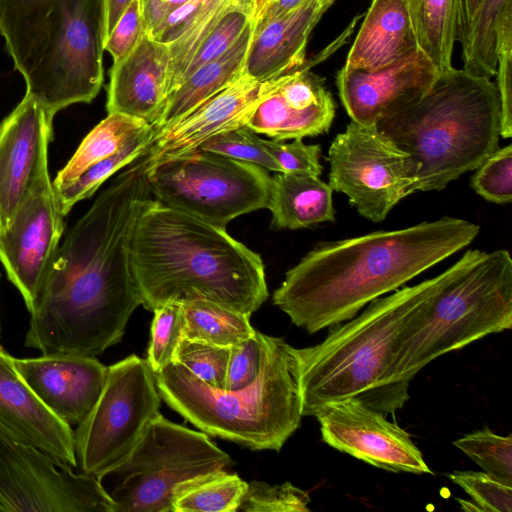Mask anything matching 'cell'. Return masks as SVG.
Listing matches in <instances>:
<instances>
[{
    "label": "cell",
    "instance_id": "33",
    "mask_svg": "<svg viewBox=\"0 0 512 512\" xmlns=\"http://www.w3.org/2000/svg\"><path fill=\"white\" fill-rule=\"evenodd\" d=\"M484 472L512 486V437L501 436L488 428L478 430L453 442Z\"/></svg>",
    "mask_w": 512,
    "mask_h": 512
},
{
    "label": "cell",
    "instance_id": "19",
    "mask_svg": "<svg viewBox=\"0 0 512 512\" xmlns=\"http://www.w3.org/2000/svg\"><path fill=\"white\" fill-rule=\"evenodd\" d=\"M0 346V438L33 446L77 467L74 430L37 397Z\"/></svg>",
    "mask_w": 512,
    "mask_h": 512
},
{
    "label": "cell",
    "instance_id": "44",
    "mask_svg": "<svg viewBox=\"0 0 512 512\" xmlns=\"http://www.w3.org/2000/svg\"><path fill=\"white\" fill-rule=\"evenodd\" d=\"M261 355L259 331L250 339L231 346L224 389H241L255 381L260 372Z\"/></svg>",
    "mask_w": 512,
    "mask_h": 512
},
{
    "label": "cell",
    "instance_id": "46",
    "mask_svg": "<svg viewBox=\"0 0 512 512\" xmlns=\"http://www.w3.org/2000/svg\"><path fill=\"white\" fill-rule=\"evenodd\" d=\"M304 0H270L253 19L254 26H260L296 8Z\"/></svg>",
    "mask_w": 512,
    "mask_h": 512
},
{
    "label": "cell",
    "instance_id": "38",
    "mask_svg": "<svg viewBox=\"0 0 512 512\" xmlns=\"http://www.w3.org/2000/svg\"><path fill=\"white\" fill-rule=\"evenodd\" d=\"M254 15L253 6L239 8L225 15L195 52L183 74L181 83L199 67L223 55L239 39L254 19Z\"/></svg>",
    "mask_w": 512,
    "mask_h": 512
},
{
    "label": "cell",
    "instance_id": "10",
    "mask_svg": "<svg viewBox=\"0 0 512 512\" xmlns=\"http://www.w3.org/2000/svg\"><path fill=\"white\" fill-rule=\"evenodd\" d=\"M146 181L155 200L221 228L268 208L272 188L265 168L199 149L147 162Z\"/></svg>",
    "mask_w": 512,
    "mask_h": 512
},
{
    "label": "cell",
    "instance_id": "29",
    "mask_svg": "<svg viewBox=\"0 0 512 512\" xmlns=\"http://www.w3.org/2000/svg\"><path fill=\"white\" fill-rule=\"evenodd\" d=\"M512 16V0H480L470 24L459 41L463 69L480 76L495 77L498 37L504 21Z\"/></svg>",
    "mask_w": 512,
    "mask_h": 512
},
{
    "label": "cell",
    "instance_id": "31",
    "mask_svg": "<svg viewBox=\"0 0 512 512\" xmlns=\"http://www.w3.org/2000/svg\"><path fill=\"white\" fill-rule=\"evenodd\" d=\"M247 486L225 469L200 475L179 489L172 512H236Z\"/></svg>",
    "mask_w": 512,
    "mask_h": 512
},
{
    "label": "cell",
    "instance_id": "24",
    "mask_svg": "<svg viewBox=\"0 0 512 512\" xmlns=\"http://www.w3.org/2000/svg\"><path fill=\"white\" fill-rule=\"evenodd\" d=\"M416 49L404 0H371L343 67L375 70L400 61Z\"/></svg>",
    "mask_w": 512,
    "mask_h": 512
},
{
    "label": "cell",
    "instance_id": "43",
    "mask_svg": "<svg viewBox=\"0 0 512 512\" xmlns=\"http://www.w3.org/2000/svg\"><path fill=\"white\" fill-rule=\"evenodd\" d=\"M146 32L141 0H132L108 35L104 50L117 63L134 50Z\"/></svg>",
    "mask_w": 512,
    "mask_h": 512
},
{
    "label": "cell",
    "instance_id": "47",
    "mask_svg": "<svg viewBox=\"0 0 512 512\" xmlns=\"http://www.w3.org/2000/svg\"><path fill=\"white\" fill-rule=\"evenodd\" d=\"M132 0H104V32L105 41L116 22L128 8ZM105 45V44H104Z\"/></svg>",
    "mask_w": 512,
    "mask_h": 512
},
{
    "label": "cell",
    "instance_id": "2",
    "mask_svg": "<svg viewBox=\"0 0 512 512\" xmlns=\"http://www.w3.org/2000/svg\"><path fill=\"white\" fill-rule=\"evenodd\" d=\"M480 226L437 220L321 242L285 274L273 303L309 334L355 317L371 301L395 291L462 250Z\"/></svg>",
    "mask_w": 512,
    "mask_h": 512
},
{
    "label": "cell",
    "instance_id": "36",
    "mask_svg": "<svg viewBox=\"0 0 512 512\" xmlns=\"http://www.w3.org/2000/svg\"><path fill=\"white\" fill-rule=\"evenodd\" d=\"M230 347L182 338L175 362L183 365L206 384L224 389Z\"/></svg>",
    "mask_w": 512,
    "mask_h": 512
},
{
    "label": "cell",
    "instance_id": "49",
    "mask_svg": "<svg viewBox=\"0 0 512 512\" xmlns=\"http://www.w3.org/2000/svg\"><path fill=\"white\" fill-rule=\"evenodd\" d=\"M270 0H254V7H255V15L254 18L262 11V9L265 7V5Z\"/></svg>",
    "mask_w": 512,
    "mask_h": 512
},
{
    "label": "cell",
    "instance_id": "30",
    "mask_svg": "<svg viewBox=\"0 0 512 512\" xmlns=\"http://www.w3.org/2000/svg\"><path fill=\"white\" fill-rule=\"evenodd\" d=\"M183 337L223 347L240 344L256 333L250 316L207 301L182 303Z\"/></svg>",
    "mask_w": 512,
    "mask_h": 512
},
{
    "label": "cell",
    "instance_id": "15",
    "mask_svg": "<svg viewBox=\"0 0 512 512\" xmlns=\"http://www.w3.org/2000/svg\"><path fill=\"white\" fill-rule=\"evenodd\" d=\"M54 115L25 95L0 123V235L25 201L50 181Z\"/></svg>",
    "mask_w": 512,
    "mask_h": 512
},
{
    "label": "cell",
    "instance_id": "27",
    "mask_svg": "<svg viewBox=\"0 0 512 512\" xmlns=\"http://www.w3.org/2000/svg\"><path fill=\"white\" fill-rule=\"evenodd\" d=\"M417 48L439 72L453 67L459 0H404Z\"/></svg>",
    "mask_w": 512,
    "mask_h": 512
},
{
    "label": "cell",
    "instance_id": "45",
    "mask_svg": "<svg viewBox=\"0 0 512 512\" xmlns=\"http://www.w3.org/2000/svg\"><path fill=\"white\" fill-rule=\"evenodd\" d=\"M189 0H141L147 33L152 37L177 8Z\"/></svg>",
    "mask_w": 512,
    "mask_h": 512
},
{
    "label": "cell",
    "instance_id": "34",
    "mask_svg": "<svg viewBox=\"0 0 512 512\" xmlns=\"http://www.w3.org/2000/svg\"><path fill=\"white\" fill-rule=\"evenodd\" d=\"M153 312L146 361L155 373L175 362L176 351L183 338L184 313L180 303H168Z\"/></svg>",
    "mask_w": 512,
    "mask_h": 512
},
{
    "label": "cell",
    "instance_id": "1",
    "mask_svg": "<svg viewBox=\"0 0 512 512\" xmlns=\"http://www.w3.org/2000/svg\"><path fill=\"white\" fill-rule=\"evenodd\" d=\"M146 167L144 155L118 174L59 244L29 311L26 347L96 357L121 341L142 305L130 245L151 198Z\"/></svg>",
    "mask_w": 512,
    "mask_h": 512
},
{
    "label": "cell",
    "instance_id": "16",
    "mask_svg": "<svg viewBox=\"0 0 512 512\" xmlns=\"http://www.w3.org/2000/svg\"><path fill=\"white\" fill-rule=\"evenodd\" d=\"M332 52L322 51L299 68L263 81V96L246 126L279 141L327 132L335 117V102L324 79L311 68Z\"/></svg>",
    "mask_w": 512,
    "mask_h": 512
},
{
    "label": "cell",
    "instance_id": "28",
    "mask_svg": "<svg viewBox=\"0 0 512 512\" xmlns=\"http://www.w3.org/2000/svg\"><path fill=\"white\" fill-rule=\"evenodd\" d=\"M151 124L121 113H109L82 140L52 181L55 192L75 182L89 167L116 153L131 137Z\"/></svg>",
    "mask_w": 512,
    "mask_h": 512
},
{
    "label": "cell",
    "instance_id": "35",
    "mask_svg": "<svg viewBox=\"0 0 512 512\" xmlns=\"http://www.w3.org/2000/svg\"><path fill=\"white\" fill-rule=\"evenodd\" d=\"M198 149L255 164L276 173L282 172L280 165L267 151L264 139L260 138L248 126L215 135L205 141Z\"/></svg>",
    "mask_w": 512,
    "mask_h": 512
},
{
    "label": "cell",
    "instance_id": "42",
    "mask_svg": "<svg viewBox=\"0 0 512 512\" xmlns=\"http://www.w3.org/2000/svg\"><path fill=\"white\" fill-rule=\"evenodd\" d=\"M271 156L282 168V172H293L320 176L323 167L320 162L321 147L318 144H305L301 138L291 143L279 140H264Z\"/></svg>",
    "mask_w": 512,
    "mask_h": 512
},
{
    "label": "cell",
    "instance_id": "7",
    "mask_svg": "<svg viewBox=\"0 0 512 512\" xmlns=\"http://www.w3.org/2000/svg\"><path fill=\"white\" fill-rule=\"evenodd\" d=\"M259 336L260 372L244 388L212 387L177 362L154 377L161 399L207 435L252 450L279 451L303 417L297 358L282 338Z\"/></svg>",
    "mask_w": 512,
    "mask_h": 512
},
{
    "label": "cell",
    "instance_id": "41",
    "mask_svg": "<svg viewBox=\"0 0 512 512\" xmlns=\"http://www.w3.org/2000/svg\"><path fill=\"white\" fill-rule=\"evenodd\" d=\"M496 85L501 103L500 136L512 135V17L502 24L498 37Z\"/></svg>",
    "mask_w": 512,
    "mask_h": 512
},
{
    "label": "cell",
    "instance_id": "8",
    "mask_svg": "<svg viewBox=\"0 0 512 512\" xmlns=\"http://www.w3.org/2000/svg\"><path fill=\"white\" fill-rule=\"evenodd\" d=\"M422 285L394 364L396 382L408 387L439 356L512 327V259L505 249H469Z\"/></svg>",
    "mask_w": 512,
    "mask_h": 512
},
{
    "label": "cell",
    "instance_id": "21",
    "mask_svg": "<svg viewBox=\"0 0 512 512\" xmlns=\"http://www.w3.org/2000/svg\"><path fill=\"white\" fill-rule=\"evenodd\" d=\"M263 96L262 82L245 71L170 128L154 136L148 163L197 150L215 135L246 126Z\"/></svg>",
    "mask_w": 512,
    "mask_h": 512
},
{
    "label": "cell",
    "instance_id": "39",
    "mask_svg": "<svg viewBox=\"0 0 512 512\" xmlns=\"http://www.w3.org/2000/svg\"><path fill=\"white\" fill-rule=\"evenodd\" d=\"M474 191L485 200L507 204L512 200V146L498 148L476 169L471 178Z\"/></svg>",
    "mask_w": 512,
    "mask_h": 512
},
{
    "label": "cell",
    "instance_id": "50",
    "mask_svg": "<svg viewBox=\"0 0 512 512\" xmlns=\"http://www.w3.org/2000/svg\"><path fill=\"white\" fill-rule=\"evenodd\" d=\"M0 512H6V509L1 501H0Z\"/></svg>",
    "mask_w": 512,
    "mask_h": 512
},
{
    "label": "cell",
    "instance_id": "3",
    "mask_svg": "<svg viewBox=\"0 0 512 512\" xmlns=\"http://www.w3.org/2000/svg\"><path fill=\"white\" fill-rule=\"evenodd\" d=\"M130 265L150 311L200 300L251 316L269 296L259 254L225 228L152 198L135 224Z\"/></svg>",
    "mask_w": 512,
    "mask_h": 512
},
{
    "label": "cell",
    "instance_id": "32",
    "mask_svg": "<svg viewBox=\"0 0 512 512\" xmlns=\"http://www.w3.org/2000/svg\"><path fill=\"white\" fill-rule=\"evenodd\" d=\"M154 136L150 125L131 137L116 153L89 167L70 186L54 191L61 213L66 216L77 202L91 197L115 172L146 155Z\"/></svg>",
    "mask_w": 512,
    "mask_h": 512
},
{
    "label": "cell",
    "instance_id": "13",
    "mask_svg": "<svg viewBox=\"0 0 512 512\" xmlns=\"http://www.w3.org/2000/svg\"><path fill=\"white\" fill-rule=\"evenodd\" d=\"M41 449L0 438V501L6 512H115L102 481Z\"/></svg>",
    "mask_w": 512,
    "mask_h": 512
},
{
    "label": "cell",
    "instance_id": "37",
    "mask_svg": "<svg viewBox=\"0 0 512 512\" xmlns=\"http://www.w3.org/2000/svg\"><path fill=\"white\" fill-rule=\"evenodd\" d=\"M309 493L290 482L270 485L263 481L248 482L237 511L246 512H309Z\"/></svg>",
    "mask_w": 512,
    "mask_h": 512
},
{
    "label": "cell",
    "instance_id": "6",
    "mask_svg": "<svg viewBox=\"0 0 512 512\" xmlns=\"http://www.w3.org/2000/svg\"><path fill=\"white\" fill-rule=\"evenodd\" d=\"M422 287L420 282L379 297L360 315L330 329L321 343L295 348L303 416L346 399L384 414L404 406L409 387L396 382L394 364Z\"/></svg>",
    "mask_w": 512,
    "mask_h": 512
},
{
    "label": "cell",
    "instance_id": "14",
    "mask_svg": "<svg viewBox=\"0 0 512 512\" xmlns=\"http://www.w3.org/2000/svg\"><path fill=\"white\" fill-rule=\"evenodd\" d=\"M314 417L322 440L340 452L394 473H432L408 432L357 400L329 403Z\"/></svg>",
    "mask_w": 512,
    "mask_h": 512
},
{
    "label": "cell",
    "instance_id": "26",
    "mask_svg": "<svg viewBox=\"0 0 512 512\" xmlns=\"http://www.w3.org/2000/svg\"><path fill=\"white\" fill-rule=\"evenodd\" d=\"M333 189L314 176L278 172L272 176L268 209L274 229H301L335 220Z\"/></svg>",
    "mask_w": 512,
    "mask_h": 512
},
{
    "label": "cell",
    "instance_id": "17",
    "mask_svg": "<svg viewBox=\"0 0 512 512\" xmlns=\"http://www.w3.org/2000/svg\"><path fill=\"white\" fill-rule=\"evenodd\" d=\"M52 181L38 188L0 235V262L30 311L64 231Z\"/></svg>",
    "mask_w": 512,
    "mask_h": 512
},
{
    "label": "cell",
    "instance_id": "25",
    "mask_svg": "<svg viewBox=\"0 0 512 512\" xmlns=\"http://www.w3.org/2000/svg\"><path fill=\"white\" fill-rule=\"evenodd\" d=\"M252 33L253 20L223 55L199 67L168 96L152 125L155 135L176 124L245 71Z\"/></svg>",
    "mask_w": 512,
    "mask_h": 512
},
{
    "label": "cell",
    "instance_id": "5",
    "mask_svg": "<svg viewBox=\"0 0 512 512\" xmlns=\"http://www.w3.org/2000/svg\"><path fill=\"white\" fill-rule=\"evenodd\" d=\"M0 34L25 95L52 115L100 92L104 0H0Z\"/></svg>",
    "mask_w": 512,
    "mask_h": 512
},
{
    "label": "cell",
    "instance_id": "12",
    "mask_svg": "<svg viewBox=\"0 0 512 512\" xmlns=\"http://www.w3.org/2000/svg\"><path fill=\"white\" fill-rule=\"evenodd\" d=\"M328 160L330 187L374 223L417 192V163L375 125L351 121L332 141Z\"/></svg>",
    "mask_w": 512,
    "mask_h": 512
},
{
    "label": "cell",
    "instance_id": "40",
    "mask_svg": "<svg viewBox=\"0 0 512 512\" xmlns=\"http://www.w3.org/2000/svg\"><path fill=\"white\" fill-rule=\"evenodd\" d=\"M448 478L472 498L477 511H512V486L496 477L484 471H453Z\"/></svg>",
    "mask_w": 512,
    "mask_h": 512
},
{
    "label": "cell",
    "instance_id": "20",
    "mask_svg": "<svg viewBox=\"0 0 512 512\" xmlns=\"http://www.w3.org/2000/svg\"><path fill=\"white\" fill-rule=\"evenodd\" d=\"M439 71L419 50L375 70L342 67L336 75L339 97L352 122L375 125L389 109L428 88Z\"/></svg>",
    "mask_w": 512,
    "mask_h": 512
},
{
    "label": "cell",
    "instance_id": "18",
    "mask_svg": "<svg viewBox=\"0 0 512 512\" xmlns=\"http://www.w3.org/2000/svg\"><path fill=\"white\" fill-rule=\"evenodd\" d=\"M14 362L43 404L71 427L82 422L92 410L107 374V367L93 356L42 354L15 358Z\"/></svg>",
    "mask_w": 512,
    "mask_h": 512
},
{
    "label": "cell",
    "instance_id": "22",
    "mask_svg": "<svg viewBox=\"0 0 512 512\" xmlns=\"http://www.w3.org/2000/svg\"><path fill=\"white\" fill-rule=\"evenodd\" d=\"M169 45L147 32L134 50L113 63L107 87L106 109L153 125L167 99Z\"/></svg>",
    "mask_w": 512,
    "mask_h": 512
},
{
    "label": "cell",
    "instance_id": "48",
    "mask_svg": "<svg viewBox=\"0 0 512 512\" xmlns=\"http://www.w3.org/2000/svg\"><path fill=\"white\" fill-rule=\"evenodd\" d=\"M480 0H459L457 41L464 36Z\"/></svg>",
    "mask_w": 512,
    "mask_h": 512
},
{
    "label": "cell",
    "instance_id": "4",
    "mask_svg": "<svg viewBox=\"0 0 512 512\" xmlns=\"http://www.w3.org/2000/svg\"><path fill=\"white\" fill-rule=\"evenodd\" d=\"M375 126L417 163V192L439 191L499 148V91L491 78L452 67Z\"/></svg>",
    "mask_w": 512,
    "mask_h": 512
},
{
    "label": "cell",
    "instance_id": "9",
    "mask_svg": "<svg viewBox=\"0 0 512 512\" xmlns=\"http://www.w3.org/2000/svg\"><path fill=\"white\" fill-rule=\"evenodd\" d=\"M231 464L230 456L206 433L171 422L159 413L129 455L104 477L113 479L108 493L115 512H172L177 492L185 483Z\"/></svg>",
    "mask_w": 512,
    "mask_h": 512
},
{
    "label": "cell",
    "instance_id": "11",
    "mask_svg": "<svg viewBox=\"0 0 512 512\" xmlns=\"http://www.w3.org/2000/svg\"><path fill=\"white\" fill-rule=\"evenodd\" d=\"M161 400L146 359L130 355L107 367L97 402L74 430L79 471L101 480L118 466L160 413Z\"/></svg>",
    "mask_w": 512,
    "mask_h": 512
},
{
    "label": "cell",
    "instance_id": "23",
    "mask_svg": "<svg viewBox=\"0 0 512 512\" xmlns=\"http://www.w3.org/2000/svg\"><path fill=\"white\" fill-rule=\"evenodd\" d=\"M335 0H304L296 8L254 26L245 72L263 82L299 68L309 37Z\"/></svg>",
    "mask_w": 512,
    "mask_h": 512
}]
</instances>
